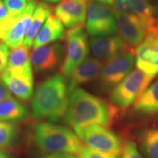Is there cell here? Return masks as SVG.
<instances>
[{
    "label": "cell",
    "instance_id": "ffe728a7",
    "mask_svg": "<svg viewBox=\"0 0 158 158\" xmlns=\"http://www.w3.org/2000/svg\"><path fill=\"white\" fill-rule=\"evenodd\" d=\"M133 110L142 115L158 114V78L148 86L135 100Z\"/></svg>",
    "mask_w": 158,
    "mask_h": 158
},
{
    "label": "cell",
    "instance_id": "8fae6325",
    "mask_svg": "<svg viewBox=\"0 0 158 158\" xmlns=\"http://www.w3.org/2000/svg\"><path fill=\"white\" fill-rule=\"evenodd\" d=\"M87 6L86 0H62L54 7V15L68 29L84 27Z\"/></svg>",
    "mask_w": 158,
    "mask_h": 158
},
{
    "label": "cell",
    "instance_id": "7402d4cb",
    "mask_svg": "<svg viewBox=\"0 0 158 158\" xmlns=\"http://www.w3.org/2000/svg\"><path fill=\"white\" fill-rule=\"evenodd\" d=\"M27 114L25 106L13 97L0 102V121H20L27 116Z\"/></svg>",
    "mask_w": 158,
    "mask_h": 158
},
{
    "label": "cell",
    "instance_id": "d6a6232c",
    "mask_svg": "<svg viewBox=\"0 0 158 158\" xmlns=\"http://www.w3.org/2000/svg\"><path fill=\"white\" fill-rule=\"evenodd\" d=\"M0 158H12L10 156H9L7 153L3 152L2 150L0 149Z\"/></svg>",
    "mask_w": 158,
    "mask_h": 158
},
{
    "label": "cell",
    "instance_id": "44dd1931",
    "mask_svg": "<svg viewBox=\"0 0 158 158\" xmlns=\"http://www.w3.org/2000/svg\"><path fill=\"white\" fill-rule=\"evenodd\" d=\"M51 10H52V7L48 3L40 2L37 4L33 15L31 25L23 41V45L28 48L32 46L40 29L42 27L43 23L51 13Z\"/></svg>",
    "mask_w": 158,
    "mask_h": 158
},
{
    "label": "cell",
    "instance_id": "5bb4252c",
    "mask_svg": "<svg viewBox=\"0 0 158 158\" xmlns=\"http://www.w3.org/2000/svg\"><path fill=\"white\" fill-rule=\"evenodd\" d=\"M37 4L38 2L37 0L29 1L26 9L21 13V16L10 29L4 41V43H5L8 48L13 49L23 43L26 35L31 25L33 15Z\"/></svg>",
    "mask_w": 158,
    "mask_h": 158
},
{
    "label": "cell",
    "instance_id": "277c9868",
    "mask_svg": "<svg viewBox=\"0 0 158 158\" xmlns=\"http://www.w3.org/2000/svg\"><path fill=\"white\" fill-rule=\"evenodd\" d=\"M135 64V54L126 48L102 65L98 77V89L102 93L110 92L132 72Z\"/></svg>",
    "mask_w": 158,
    "mask_h": 158
},
{
    "label": "cell",
    "instance_id": "cb8c5ba5",
    "mask_svg": "<svg viewBox=\"0 0 158 158\" xmlns=\"http://www.w3.org/2000/svg\"><path fill=\"white\" fill-rule=\"evenodd\" d=\"M16 136V127L8 122L0 121V149L11 145Z\"/></svg>",
    "mask_w": 158,
    "mask_h": 158
},
{
    "label": "cell",
    "instance_id": "e575fe53",
    "mask_svg": "<svg viewBox=\"0 0 158 158\" xmlns=\"http://www.w3.org/2000/svg\"><path fill=\"white\" fill-rule=\"evenodd\" d=\"M147 1H149V2H150V1H151V0H147Z\"/></svg>",
    "mask_w": 158,
    "mask_h": 158
},
{
    "label": "cell",
    "instance_id": "603a6c76",
    "mask_svg": "<svg viewBox=\"0 0 158 158\" xmlns=\"http://www.w3.org/2000/svg\"><path fill=\"white\" fill-rule=\"evenodd\" d=\"M139 149L144 158H158V127L147 128L141 132Z\"/></svg>",
    "mask_w": 158,
    "mask_h": 158
},
{
    "label": "cell",
    "instance_id": "8992f818",
    "mask_svg": "<svg viewBox=\"0 0 158 158\" xmlns=\"http://www.w3.org/2000/svg\"><path fill=\"white\" fill-rule=\"evenodd\" d=\"M152 78L136 68L110 92L109 100L112 106L126 108L133 104L149 86Z\"/></svg>",
    "mask_w": 158,
    "mask_h": 158
},
{
    "label": "cell",
    "instance_id": "3957f363",
    "mask_svg": "<svg viewBox=\"0 0 158 158\" xmlns=\"http://www.w3.org/2000/svg\"><path fill=\"white\" fill-rule=\"evenodd\" d=\"M34 141L46 153L78 154L84 147L76 133L68 127L52 122H41L34 130Z\"/></svg>",
    "mask_w": 158,
    "mask_h": 158
},
{
    "label": "cell",
    "instance_id": "4316f807",
    "mask_svg": "<svg viewBox=\"0 0 158 158\" xmlns=\"http://www.w3.org/2000/svg\"><path fill=\"white\" fill-rule=\"evenodd\" d=\"M78 155L79 158H120L118 155L100 152L90 148L84 147L79 152Z\"/></svg>",
    "mask_w": 158,
    "mask_h": 158
},
{
    "label": "cell",
    "instance_id": "9c48e42d",
    "mask_svg": "<svg viewBox=\"0 0 158 158\" xmlns=\"http://www.w3.org/2000/svg\"><path fill=\"white\" fill-rule=\"evenodd\" d=\"M135 54L137 68L153 79L158 74V27L149 31L137 46Z\"/></svg>",
    "mask_w": 158,
    "mask_h": 158
},
{
    "label": "cell",
    "instance_id": "ba28073f",
    "mask_svg": "<svg viewBox=\"0 0 158 158\" xmlns=\"http://www.w3.org/2000/svg\"><path fill=\"white\" fill-rule=\"evenodd\" d=\"M86 33L92 37L109 36L118 32L114 10L108 5L91 1L87 6Z\"/></svg>",
    "mask_w": 158,
    "mask_h": 158
},
{
    "label": "cell",
    "instance_id": "5b68a950",
    "mask_svg": "<svg viewBox=\"0 0 158 158\" xmlns=\"http://www.w3.org/2000/svg\"><path fill=\"white\" fill-rule=\"evenodd\" d=\"M84 27L68 29L64 32L62 39L64 40L65 55L60 67V73L65 78L70 76L75 69L87 58L89 52L87 35Z\"/></svg>",
    "mask_w": 158,
    "mask_h": 158
},
{
    "label": "cell",
    "instance_id": "d4e9b609",
    "mask_svg": "<svg viewBox=\"0 0 158 158\" xmlns=\"http://www.w3.org/2000/svg\"><path fill=\"white\" fill-rule=\"evenodd\" d=\"M4 2L10 15L21 14L27 6V0H4Z\"/></svg>",
    "mask_w": 158,
    "mask_h": 158
},
{
    "label": "cell",
    "instance_id": "d6986e66",
    "mask_svg": "<svg viewBox=\"0 0 158 158\" xmlns=\"http://www.w3.org/2000/svg\"><path fill=\"white\" fill-rule=\"evenodd\" d=\"M29 49L22 45L13 48L9 55L8 63L5 71L12 74L33 76Z\"/></svg>",
    "mask_w": 158,
    "mask_h": 158
},
{
    "label": "cell",
    "instance_id": "e0dca14e",
    "mask_svg": "<svg viewBox=\"0 0 158 158\" xmlns=\"http://www.w3.org/2000/svg\"><path fill=\"white\" fill-rule=\"evenodd\" d=\"M0 78L10 93L19 100H28L32 97L34 93L33 76L12 74L5 71Z\"/></svg>",
    "mask_w": 158,
    "mask_h": 158
},
{
    "label": "cell",
    "instance_id": "7a4b0ae2",
    "mask_svg": "<svg viewBox=\"0 0 158 158\" xmlns=\"http://www.w3.org/2000/svg\"><path fill=\"white\" fill-rule=\"evenodd\" d=\"M68 96V83L64 76L56 73L46 78L37 85L31 97L32 117L60 121L64 115Z\"/></svg>",
    "mask_w": 158,
    "mask_h": 158
},
{
    "label": "cell",
    "instance_id": "4dcf8cb0",
    "mask_svg": "<svg viewBox=\"0 0 158 158\" xmlns=\"http://www.w3.org/2000/svg\"><path fill=\"white\" fill-rule=\"evenodd\" d=\"M8 15V10L6 7L5 2L3 0H0V21L5 19Z\"/></svg>",
    "mask_w": 158,
    "mask_h": 158
},
{
    "label": "cell",
    "instance_id": "52a82bcc",
    "mask_svg": "<svg viewBox=\"0 0 158 158\" xmlns=\"http://www.w3.org/2000/svg\"><path fill=\"white\" fill-rule=\"evenodd\" d=\"M74 131L88 148L109 155H118L122 152L121 141L106 126L92 124Z\"/></svg>",
    "mask_w": 158,
    "mask_h": 158
},
{
    "label": "cell",
    "instance_id": "2e32d148",
    "mask_svg": "<svg viewBox=\"0 0 158 158\" xmlns=\"http://www.w3.org/2000/svg\"><path fill=\"white\" fill-rule=\"evenodd\" d=\"M114 10L138 17L156 26L155 9L147 0H114Z\"/></svg>",
    "mask_w": 158,
    "mask_h": 158
},
{
    "label": "cell",
    "instance_id": "ac0fdd59",
    "mask_svg": "<svg viewBox=\"0 0 158 158\" xmlns=\"http://www.w3.org/2000/svg\"><path fill=\"white\" fill-rule=\"evenodd\" d=\"M64 34V25L54 15L51 13L35 37L32 45L33 49L62 39Z\"/></svg>",
    "mask_w": 158,
    "mask_h": 158
},
{
    "label": "cell",
    "instance_id": "30bf717a",
    "mask_svg": "<svg viewBox=\"0 0 158 158\" xmlns=\"http://www.w3.org/2000/svg\"><path fill=\"white\" fill-rule=\"evenodd\" d=\"M118 32L127 45L137 47L147 36L152 26L139 18L115 11Z\"/></svg>",
    "mask_w": 158,
    "mask_h": 158
},
{
    "label": "cell",
    "instance_id": "9a60e30c",
    "mask_svg": "<svg viewBox=\"0 0 158 158\" xmlns=\"http://www.w3.org/2000/svg\"><path fill=\"white\" fill-rule=\"evenodd\" d=\"M102 68V62L95 58H86L73 71L69 77L68 94L81 85L98 79Z\"/></svg>",
    "mask_w": 158,
    "mask_h": 158
},
{
    "label": "cell",
    "instance_id": "7c38bea8",
    "mask_svg": "<svg viewBox=\"0 0 158 158\" xmlns=\"http://www.w3.org/2000/svg\"><path fill=\"white\" fill-rule=\"evenodd\" d=\"M64 51V47L60 43L45 45L33 49L30 54L31 66L38 73L52 70L61 62Z\"/></svg>",
    "mask_w": 158,
    "mask_h": 158
},
{
    "label": "cell",
    "instance_id": "1f68e13d",
    "mask_svg": "<svg viewBox=\"0 0 158 158\" xmlns=\"http://www.w3.org/2000/svg\"><path fill=\"white\" fill-rule=\"evenodd\" d=\"M92 1L104 3V4H106V5H113L114 0H92Z\"/></svg>",
    "mask_w": 158,
    "mask_h": 158
},
{
    "label": "cell",
    "instance_id": "484cf974",
    "mask_svg": "<svg viewBox=\"0 0 158 158\" xmlns=\"http://www.w3.org/2000/svg\"><path fill=\"white\" fill-rule=\"evenodd\" d=\"M121 153L120 158H144L140 153L136 143L132 141H127L124 143Z\"/></svg>",
    "mask_w": 158,
    "mask_h": 158
},
{
    "label": "cell",
    "instance_id": "f546056e",
    "mask_svg": "<svg viewBox=\"0 0 158 158\" xmlns=\"http://www.w3.org/2000/svg\"><path fill=\"white\" fill-rule=\"evenodd\" d=\"M12 97L10 92L0 78V102Z\"/></svg>",
    "mask_w": 158,
    "mask_h": 158
},
{
    "label": "cell",
    "instance_id": "6da1fadb",
    "mask_svg": "<svg viewBox=\"0 0 158 158\" xmlns=\"http://www.w3.org/2000/svg\"><path fill=\"white\" fill-rule=\"evenodd\" d=\"M114 110L102 99L78 88L69 94L62 119L74 130L92 124L108 126L114 117Z\"/></svg>",
    "mask_w": 158,
    "mask_h": 158
},
{
    "label": "cell",
    "instance_id": "4fadbf2b",
    "mask_svg": "<svg viewBox=\"0 0 158 158\" xmlns=\"http://www.w3.org/2000/svg\"><path fill=\"white\" fill-rule=\"evenodd\" d=\"M127 44L119 35L92 37L89 48L94 58L108 62L127 48Z\"/></svg>",
    "mask_w": 158,
    "mask_h": 158
},
{
    "label": "cell",
    "instance_id": "83f0119b",
    "mask_svg": "<svg viewBox=\"0 0 158 158\" xmlns=\"http://www.w3.org/2000/svg\"><path fill=\"white\" fill-rule=\"evenodd\" d=\"M9 55L8 46L5 43L0 42V78L7 68Z\"/></svg>",
    "mask_w": 158,
    "mask_h": 158
},
{
    "label": "cell",
    "instance_id": "f1b7e54d",
    "mask_svg": "<svg viewBox=\"0 0 158 158\" xmlns=\"http://www.w3.org/2000/svg\"><path fill=\"white\" fill-rule=\"evenodd\" d=\"M40 158H79L73 154L69 153H47Z\"/></svg>",
    "mask_w": 158,
    "mask_h": 158
},
{
    "label": "cell",
    "instance_id": "836d02e7",
    "mask_svg": "<svg viewBox=\"0 0 158 158\" xmlns=\"http://www.w3.org/2000/svg\"><path fill=\"white\" fill-rule=\"evenodd\" d=\"M46 1L50 2H54V3H56V2H61V1H62V0H46Z\"/></svg>",
    "mask_w": 158,
    "mask_h": 158
},
{
    "label": "cell",
    "instance_id": "d590c367",
    "mask_svg": "<svg viewBox=\"0 0 158 158\" xmlns=\"http://www.w3.org/2000/svg\"><path fill=\"white\" fill-rule=\"evenodd\" d=\"M28 1H31V0H28Z\"/></svg>",
    "mask_w": 158,
    "mask_h": 158
}]
</instances>
